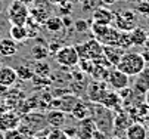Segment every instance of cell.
<instances>
[{
    "label": "cell",
    "instance_id": "15",
    "mask_svg": "<svg viewBox=\"0 0 149 139\" xmlns=\"http://www.w3.org/2000/svg\"><path fill=\"white\" fill-rule=\"evenodd\" d=\"M125 138L127 139H146L148 138V129L142 123H130V126L125 129Z\"/></svg>",
    "mask_w": 149,
    "mask_h": 139
},
{
    "label": "cell",
    "instance_id": "10",
    "mask_svg": "<svg viewBox=\"0 0 149 139\" xmlns=\"http://www.w3.org/2000/svg\"><path fill=\"white\" fill-rule=\"evenodd\" d=\"M149 90V67H145L142 73L136 75L133 83V92L137 95H145Z\"/></svg>",
    "mask_w": 149,
    "mask_h": 139
},
{
    "label": "cell",
    "instance_id": "22",
    "mask_svg": "<svg viewBox=\"0 0 149 139\" xmlns=\"http://www.w3.org/2000/svg\"><path fill=\"white\" fill-rule=\"evenodd\" d=\"M130 38H132V45L133 46H145V42L148 38V31L142 27H134L130 31Z\"/></svg>",
    "mask_w": 149,
    "mask_h": 139
},
{
    "label": "cell",
    "instance_id": "34",
    "mask_svg": "<svg viewBox=\"0 0 149 139\" xmlns=\"http://www.w3.org/2000/svg\"><path fill=\"white\" fill-rule=\"evenodd\" d=\"M6 111H8V110H6V107H5L2 102H0V117H2V114H5Z\"/></svg>",
    "mask_w": 149,
    "mask_h": 139
},
{
    "label": "cell",
    "instance_id": "8",
    "mask_svg": "<svg viewBox=\"0 0 149 139\" xmlns=\"http://www.w3.org/2000/svg\"><path fill=\"white\" fill-rule=\"evenodd\" d=\"M114 21V12L106 6H97L92 10V22L102 24V25H111Z\"/></svg>",
    "mask_w": 149,
    "mask_h": 139
},
{
    "label": "cell",
    "instance_id": "9",
    "mask_svg": "<svg viewBox=\"0 0 149 139\" xmlns=\"http://www.w3.org/2000/svg\"><path fill=\"white\" fill-rule=\"evenodd\" d=\"M33 5H34V6H33V9H30V16H31L33 19H36V21L41 25V24H43L46 19L52 15V12H50V9H49V5H50V3L47 2V0H46L45 3H40V2H37V0H36Z\"/></svg>",
    "mask_w": 149,
    "mask_h": 139
},
{
    "label": "cell",
    "instance_id": "38",
    "mask_svg": "<svg viewBox=\"0 0 149 139\" xmlns=\"http://www.w3.org/2000/svg\"><path fill=\"white\" fill-rule=\"evenodd\" d=\"M90 2H95V3L97 5V2H99V0H90ZM99 3H100V2H99Z\"/></svg>",
    "mask_w": 149,
    "mask_h": 139
},
{
    "label": "cell",
    "instance_id": "41",
    "mask_svg": "<svg viewBox=\"0 0 149 139\" xmlns=\"http://www.w3.org/2000/svg\"><path fill=\"white\" fill-rule=\"evenodd\" d=\"M0 12H2V8H0Z\"/></svg>",
    "mask_w": 149,
    "mask_h": 139
},
{
    "label": "cell",
    "instance_id": "26",
    "mask_svg": "<svg viewBox=\"0 0 149 139\" xmlns=\"http://www.w3.org/2000/svg\"><path fill=\"white\" fill-rule=\"evenodd\" d=\"M90 25H92V22L87 21V19H77V21H74V30L77 33H86V31H89Z\"/></svg>",
    "mask_w": 149,
    "mask_h": 139
},
{
    "label": "cell",
    "instance_id": "29",
    "mask_svg": "<svg viewBox=\"0 0 149 139\" xmlns=\"http://www.w3.org/2000/svg\"><path fill=\"white\" fill-rule=\"evenodd\" d=\"M47 139H70V138H68V135H67L65 130H62V129H53L49 133Z\"/></svg>",
    "mask_w": 149,
    "mask_h": 139
},
{
    "label": "cell",
    "instance_id": "39",
    "mask_svg": "<svg viewBox=\"0 0 149 139\" xmlns=\"http://www.w3.org/2000/svg\"><path fill=\"white\" fill-rule=\"evenodd\" d=\"M146 129H148V132H149V120H148V127H146Z\"/></svg>",
    "mask_w": 149,
    "mask_h": 139
},
{
    "label": "cell",
    "instance_id": "35",
    "mask_svg": "<svg viewBox=\"0 0 149 139\" xmlns=\"http://www.w3.org/2000/svg\"><path fill=\"white\" fill-rule=\"evenodd\" d=\"M145 104H146V105L149 107V90H148V92L145 93Z\"/></svg>",
    "mask_w": 149,
    "mask_h": 139
},
{
    "label": "cell",
    "instance_id": "37",
    "mask_svg": "<svg viewBox=\"0 0 149 139\" xmlns=\"http://www.w3.org/2000/svg\"><path fill=\"white\" fill-rule=\"evenodd\" d=\"M145 46L149 49V34H148V38H146V42H145Z\"/></svg>",
    "mask_w": 149,
    "mask_h": 139
},
{
    "label": "cell",
    "instance_id": "36",
    "mask_svg": "<svg viewBox=\"0 0 149 139\" xmlns=\"http://www.w3.org/2000/svg\"><path fill=\"white\" fill-rule=\"evenodd\" d=\"M70 2H71V3L74 5V3H83V2H84V0H70Z\"/></svg>",
    "mask_w": 149,
    "mask_h": 139
},
{
    "label": "cell",
    "instance_id": "18",
    "mask_svg": "<svg viewBox=\"0 0 149 139\" xmlns=\"http://www.w3.org/2000/svg\"><path fill=\"white\" fill-rule=\"evenodd\" d=\"M50 55L47 43L43 40H38L36 42V45L31 47V56L36 59V61H45V59Z\"/></svg>",
    "mask_w": 149,
    "mask_h": 139
},
{
    "label": "cell",
    "instance_id": "20",
    "mask_svg": "<svg viewBox=\"0 0 149 139\" xmlns=\"http://www.w3.org/2000/svg\"><path fill=\"white\" fill-rule=\"evenodd\" d=\"M121 101H123V99L120 98L118 93L109 90L108 93L105 95V98L102 99V102H100L99 105H102V107H105V108H108V110H115V108H118V107L121 105Z\"/></svg>",
    "mask_w": 149,
    "mask_h": 139
},
{
    "label": "cell",
    "instance_id": "1",
    "mask_svg": "<svg viewBox=\"0 0 149 139\" xmlns=\"http://www.w3.org/2000/svg\"><path fill=\"white\" fill-rule=\"evenodd\" d=\"M145 67H146V61H145V58H143L142 53L124 52L121 55V58H120V61H118L115 68H118L120 71H123L129 77H136L139 73L143 71Z\"/></svg>",
    "mask_w": 149,
    "mask_h": 139
},
{
    "label": "cell",
    "instance_id": "6",
    "mask_svg": "<svg viewBox=\"0 0 149 139\" xmlns=\"http://www.w3.org/2000/svg\"><path fill=\"white\" fill-rule=\"evenodd\" d=\"M106 83L109 85V87L112 90H123L125 87H129L130 85V77L124 74L123 71H120L118 68H114L109 71L108 78H106Z\"/></svg>",
    "mask_w": 149,
    "mask_h": 139
},
{
    "label": "cell",
    "instance_id": "14",
    "mask_svg": "<svg viewBox=\"0 0 149 139\" xmlns=\"http://www.w3.org/2000/svg\"><path fill=\"white\" fill-rule=\"evenodd\" d=\"M18 80V74L16 70L12 67H0V86H5V87H10L16 83Z\"/></svg>",
    "mask_w": 149,
    "mask_h": 139
},
{
    "label": "cell",
    "instance_id": "21",
    "mask_svg": "<svg viewBox=\"0 0 149 139\" xmlns=\"http://www.w3.org/2000/svg\"><path fill=\"white\" fill-rule=\"evenodd\" d=\"M63 123H65V112L62 110H53L47 114V124L53 129H61Z\"/></svg>",
    "mask_w": 149,
    "mask_h": 139
},
{
    "label": "cell",
    "instance_id": "4",
    "mask_svg": "<svg viewBox=\"0 0 149 139\" xmlns=\"http://www.w3.org/2000/svg\"><path fill=\"white\" fill-rule=\"evenodd\" d=\"M77 53L80 61L81 59H97L103 55V45L97 40V38H92V40L86 42V43H78L75 45Z\"/></svg>",
    "mask_w": 149,
    "mask_h": 139
},
{
    "label": "cell",
    "instance_id": "12",
    "mask_svg": "<svg viewBox=\"0 0 149 139\" xmlns=\"http://www.w3.org/2000/svg\"><path fill=\"white\" fill-rule=\"evenodd\" d=\"M19 117L18 114H15L13 111H6L5 114H2L0 117V130L2 132H8L12 129H16L19 126Z\"/></svg>",
    "mask_w": 149,
    "mask_h": 139
},
{
    "label": "cell",
    "instance_id": "24",
    "mask_svg": "<svg viewBox=\"0 0 149 139\" xmlns=\"http://www.w3.org/2000/svg\"><path fill=\"white\" fill-rule=\"evenodd\" d=\"M71 112H72V115L77 118V120H83V118H86L89 115V108H87V105H84L81 101H77L75 105L72 107Z\"/></svg>",
    "mask_w": 149,
    "mask_h": 139
},
{
    "label": "cell",
    "instance_id": "30",
    "mask_svg": "<svg viewBox=\"0 0 149 139\" xmlns=\"http://www.w3.org/2000/svg\"><path fill=\"white\" fill-rule=\"evenodd\" d=\"M5 139H22V135L19 133V130L12 129V130L5 132Z\"/></svg>",
    "mask_w": 149,
    "mask_h": 139
},
{
    "label": "cell",
    "instance_id": "7",
    "mask_svg": "<svg viewBox=\"0 0 149 139\" xmlns=\"http://www.w3.org/2000/svg\"><path fill=\"white\" fill-rule=\"evenodd\" d=\"M109 92V87H108V83L106 82H92L87 87V96L90 101L96 102V104H100L102 99L105 98V95Z\"/></svg>",
    "mask_w": 149,
    "mask_h": 139
},
{
    "label": "cell",
    "instance_id": "23",
    "mask_svg": "<svg viewBox=\"0 0 149 139\" xmlns=\"http://www.w3.org/2000/svg\"><path fill=\"white\" fill-rule=\"evenodd\" d=\"M16 74H18V78H21V80H31V78H34L36 73H34V67L28 62L25 64H19L16 68Z\"/></svg>",
    "mask_w": 149,
    "mask_h": 139
},
{
    "label": "cell",
    "instance_id": "27",
    "mask_svg": "<svg viewBox=\"0 0 149 139\" xmlns=\"http://www.w3.org/2000/svg\"><path fill=\"white\" fill-rule=\"evenodd\" d=\"M34 73H36L37 75H47V74L50 73V67H49V64L45 62V61H38V62H36V65H34Z\"/></svg>",
    "mask_w": 149,
    "mask_h": 139
},
{
    "label": "cell",
    "instance_id": "13",
    "mask_svg": "<svg viewBox=\"0 0 149 139\" xmlns=\"http://www.w3.org/2000/svg\"><path fill=\"white\" fill-rule=\"evenodd\" d=\"M41 25L46 28L47 33H50V34H53V36L61 34L63 30L67 28L65 24H63V21H62V18H59V16H53V15H50V16H49Z\"/></svg>",
    "mask_w": 149,
    "mask_h": 139
},
{
    "label": "cell",
    "instance_id": "16",
    "mask_svg": "<svg viewBox=\"0 0 149 139\" xmlns=\"http://www.w3.org/2000/svg\"><path fill=\"white\" fill-rule=\"evenodd\" d=\"M9 36L12 40H15L16 43H24L30 38V34H28V28L27 25H16V24H10V28H9Z\"/></svg>",
    "mask_w": 149,
    "mask_h": 139
},
{
    "label": "cell",
    "instance_id": "32",
    "mask_svg": "<svg viewBox=\"0 0 149 139\" xmlns=\"http://www.w3.org/2000/svg\"><path fill=\"white\" fill-rule=\"evenodd\" d=\"M47 2H49L50 5H53V6H59V5H62V3H65L67 0H47Z\"/></svg>",
    "mask_w": 149,
    "mask_h": 139
},
{
    "label": "cell",
    "instance_id": "33",
    "mask_svg": "<svg viewBox=\"0 0 149 139\" xmlns=\"http://www.w3.org/2000/svg\"><path fill=\"white\" fill-rule=\"evenodd\" d=\"M19 2H22V3L27 5V6H33V3L36 2V0H19Z\"/></svg>",
    "mask_w": 149,
    "mask_h": 139
},
{
    "label": "cell",
    "instance_id": "3",
    "mask_svg": "<svg viewBox=\"0 0 149 139\" xmlns=\"http://www.w3.org/2000/svg\"><path fill=\"white\" fill-rule=\"evenodd\" d=\"M8 19L10 24H16V25H24L27 24L28 18H30V6L24 5L19 0H12L8 6Z\"/></svg>",
    "mask_w": 149,
    "mask_h": 139
},
{
    "label": "cell",
    "instance_id": "11",
    "mask_svg": "<svg viewBox=\"0 0 149 139\" xmlns=\"http://www.w3.org/2000/svg\"><path fill=\"white\" fill-rule=\"evenodd\" d=\"M96 132V123L92 120V118H83L80 120L78 129H77V136L80 139H90L93 138V133Z\"/></svg>",
    "mask_w": 149,
    "mask_h": 139
},
{
    "label": "cell",
    "instance_id": "28",
    "mask_svg": "<svg viewBox=\"0 0 149 139\" xmlns=\"http://www.w3.org/2000/svg\"><path fill=\"white\" fill-rule=\"evenodd\" d=\"M59 10H61V16H70L72 15V3L70 0H67L65 3L59 5Z\"/></svg>",
    "mask_w": 149,
    "mask_h": 139
},
{
    "label": "cell",
    "instance_id": "42",
    "mask_svg": "<svg viewBox=\"0 0 149 139\" xmlns=\"http://www.w3.org/2000/svg\"><path fill=\"white\" fill-rule=\"evenodd\" d=\"M127 2H129V0H127Z\"/></svg>",
    "mask_w": 149,
    "mask_h": 139
},
{
    "label": "cell",
    "instance_id": "31",
    "mask_svg": "<svg viewBox=\"0 0 149 139\" xmlns=\"http://www.w3.org/2000/svg\"><path fill=\"white\" fill-rule=\"evenodd\" d=\"M100 2V5L102 6H106V8H112V6H115L120 0H99Z\"/></svg>",
    "mask_w": 149,
    "mask_h": 139
},
{
    "label": "cell",
    "instance_id": "19",
    "mask_svg": "<svg viewBox=\"0 0 149 139\" xmlns=\"http://www.w3.org/2000/svg\"><path fill=\"white\" fill-rule=\"evenodd\" d=\"M123 53H124V50L118 46H103V56L106 58V61H108L111 65L117 67Z\"/></svg>",
    "mask_w": 149,
    "mask_h": 139
},
{
    "label": "cell",
    "instance_id": "25",
    "mask_svg": "<svg viewBox=\"0 0 149 139\" xmlns=\"http://www.w3.org/2000/svg\"><path fill=\"white\" fill-rule=\"evenodd\" d=\"M134 12L143 16H149V0H139L134 5Z\"/></svg>",
    "mask_w": 149,
    "mask_h": 139
},
{
    "label": "cell",
    "instance_id": "17",
    "mask_svg": "<svg viewBox=\"0 0 149 139\" xmlns=\"http://www.w3.org/2000/svg\"><path fill=\"white\" fill-rule=\"evenodd\" d=\"M19 46L15 40L12 38H2L0 40V56H5V58H10L13 55H16Z\"/></svg>",
    "mask_w": 149,
    "mask_h": 139
},
{
    "label": "cell",
    "instance_id": "40",
    "mask_svg": "<svg viewBox=\"0 0 149 139\" xmlns=\"http://www.w3.org/2000/svg\"><path fill=\"white\" fill-rule=\"evenodd\" d=\"M2 38H3V37H2V33H0V40H2Z\"/></svg>",
    "mask_w": 149,
    "mask_h": 139
},
{
    "label": "cell",
    "instance_id": "5",
    "mask_svg": "<svg viewBox=\"0 0 149 139\" xmlns=\"http://www.w3.org/2000/svg\"><path fill=\"white\" fill-rule=\"evenodd\" d=\"M55 59L61 67L71 68L80 64V58L75 46H61V49L55 53Z\"/></svg>",
    "mask_w": 149,
    "mask_h": 139
},
{
    "label": "cell",
    "instance_id": "2",
    "mask_svg": "<svg viewBox=\"0 0 149 139\" xmlns=\"http://www.w3.org/2000/svg\"><path fill=\"white\" fill-rule=\"evenodd\" d=\"M118 31L130 33L134 27H137V15L134 9H123L117 13H114V21L111 24Z\"/></svg>",
    "mask_w": 149,
    "mask_h": 139
}]
</instances>
